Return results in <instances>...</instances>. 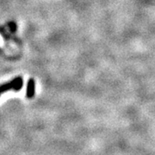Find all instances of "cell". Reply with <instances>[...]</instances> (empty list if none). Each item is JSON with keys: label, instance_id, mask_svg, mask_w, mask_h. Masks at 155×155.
Here are the masks:
<instances>
[{"label": "cell", "instance_id": "obj_1", "mask_svg": "<svg viewBox=\"0 0 155 155\" xmlns=\"http://www.w3.org/2000/svg\"><path fill=\"white\" fill-rule=\"evenodd\" d=\"M22 84H23V79L22 77H17L13 79H11L10 82L2 84L1 89H0V92L3 94L5 91L13 90L15 91H18L22 88Z\"/></svg>", "mask_w": 155, "mask_h": 155}, {"label": "cell", "instance_id": "obj_2", "mask_svg": "<svg viewBox=\"0 0 155 155\" xmlns=\"http://www.w3.org/2000/svg\"><path fill=\"white\" fill-rule=\"evenodd\" d=\"M35 91V81L33 78H29L27 83V89H26V97L33 98Z\"/></svg>", "mask_w": 155, "mask_h": 155}]
</instances>
